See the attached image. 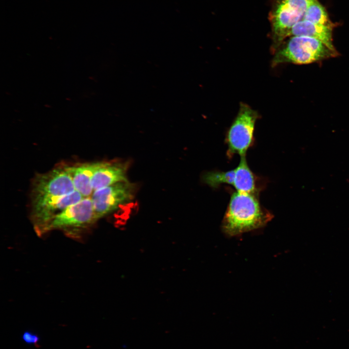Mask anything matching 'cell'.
Segmentation results:
<instances>
[{
  "label": "cell",
  "instance_id": "cell-1",
  "mask_svg": "<svg viewBox=\"0 0 349 349\" xmlns=\"http://www.w3.org/2000/svg\"><path fill=\"white\" fill-rule=\"evenodd\" d=\"M272 218L260 205L256 194L236 191L230 198L222 230L227 236H239L264 227Z\"/></svg>",
  "mask_w": 349,
  "mask_h": 349
},
{
  "label": "cell",
  "instance_id": "cell-2",
  "mask_svg": "<svg viewBox=\"0 0 349 349\" xmlns=\"http://www.w3.org/2000/svg\"><path fill=\"white\" fill-rule=\"evenodd\" d=\"M274 52L272 66L281 63L308 64L336 57L333 51L318 40L304 36H291Z\"/></svg>",
  "mask_w": 349,
  "mask_h": 349
},
{
  "label": "cell",
  "instance_id": "cell-3",
  "mask_svg": "<svg viewBox=\"0 0 349 349\" xmlns=\"http://www.w3.org/2000/svg\"><path fill=\"white\" fill-rule=\"evenodd\" d=\"M309 0H273L269 17L272 51L289 37L292 27L303 19Z\"/></svg>",
  "mask_w": 349,
  "mask_h": 349
},
{
  "label": "cell",
  "instance_id": "cell-4",
  "mask_svg": "<svg viewBox=\"0 0 349 349\" xmlns=\"http://www.w3.org/2000/svg\"><path fill=\"white\" fill-rule=\"evenodd\" d=\"M259 114L248 105L240 103L238 114L226 135L229 156L237 154L245 156L254 142V132Z\"/></svg>",
  "mask_w": 349,
  "mask_h": 349
},
{
  "label": "cell",
  "instance_id": "cell-5",
  "mask_svg": "<svg viewBox=\"0 0 349 349\" xmlns=\"http://www.w3.org/2000/svg\"><path fill=\"white\" fill-rule=\"evenodd\" d=\"M83 198L76 190L63 196L32 198V217L36 232L44 233L47 225L56 215Z\"/></svg>",
  "mask_w": 349,
  "mask_h": 349
},
{
  "label": "cell",
  "instance_id": "cell-6",
  "mask_svg": "<svg viewBox=\"0 0 349 349\" xmlns=\"http://www.w3.org/2000/svg\"><path fill=\"white\" fill-rule=\"evenodd\" d=\"M135 191V186L128 180L94 191L91 199L97 220L131 200Z\"/></svg>",
  "mask_w": 349,
  "mask_h": 349
},
{
  "label": "cell",
  "instance_id": "cell-7",
  "mask_svg": "<svg viewBox=\"0 0 349 349\" xmlns=\"http://www.w3.org/2000/svg\"><path fill=\"white\" fill-rule=\"evenodd\" d=\"M75 190L68 165L62 164L35 177L32 184V198L63 196Z\"/></svg>",
  "mask_w": 349,
  "mask_h": 349
},
{
  "label": "cell",
  "instance_id": "cell-8",
  "mask_svg": "<svg viewBox=\"0 0 349 349\" xmlns=\"http://www.w3.org/2000/svg\"><path fill=\"white\" fill-rule=\"evenodd\" d=\"M96 220L91 197L84 198L56 215L47 225L45 232L55 229L83 228Z\"/></svg>",
  "mask_w": 349,
  "mask_h": 349
},
{
  "label": "cell",
  "instance_id": "cell-9",
  "mask_svg": "<svg viewBox=\"0 0 349 349\" xmlns=\"http://www.w3.org/2000/svg\"><path fill=\"white\" fill-rule=\"evenodd\" d=\"M128 163L124 161L101 162L92 179L94 191L112 184L127 181Z\"/></svg>",
  "mask_w": 349,
  "mask_h": 349
},
{
  "label": "cell",
  "instance_id": "cell-10",
  "mask_svg": "<svg viewBox=\"0 0 349 349\" xmlns=\"http://www.w3.org/2000/svg\"><path fill=\"white\" fill-rule=\"evenodd\" d=\"M101 162H85L68 165L75 190L84 198L91 197L94 192L93 176Z\"/></svg>",
  "mask_w": 349,
  "mask_h": 349
},
{
  "label": "cell",
  "instance_id": "cell-11",
  "mask_svg": "<svg viewBox=\"0 0 349 349\" xmlns=\"http://www.w3.org/2000/svg\"><path fill=\"white\" fill-rule=\"evenodd\" d=\"M333 29L327 26L301 20L292 27L289 37L304 36L313 38L319 40L332 50L337 51L333 44Z\"/></svg>",
  "mask_w": 349,
  "mask_h": 349
},
{
  "label": "cell",
  "instance_id": "cell-12",
  "mask_svg": "<svg viewBox=\"0 0 349 349\" xmlns=\"http://www.w3.org/2000/svg\"><path fill=\"white\" fill-rule=\"evenodd\" d=\"M234 170L233 186L237 191L256 194L255 177L247 164L245 156L241 157L239 164Z\"/></svg>",
  "mask_w": 349,
  "mask_h": 349
},
{
  "label": "cell",
  "instance_id": "cell-13",
  "mask_svg": "<svg viewBox=\"0 0 349 349\" xmlns=\"http://www.w3.org/2000/svg\"><path fill=\"white\" fill-rule=\"evenodd\" d=\"M302 20L333 27L325 8L317 0H309Z\"/></svg>",
  "mask_w": 349,
  "mask_h": 349
},
{
  "label": "cell",
  "instance_id": "cell-14",
  "mask_svg": "<svg viewBox=\"0 0 349 349\" xmlns=\"http://www.w3.org/2000/svg\"><path fill=\"white\" fill-rule=\"evenodd\" d=\"M235 170L227 172L212 171L205 173L202 176L204 182L212 188H217L222 184L233 185Z\"/></svg>",
  "mask_w": 349,
  "mask_h": 349
},
{
  "label": "cell",
  "instance_id": "cell-15",
  "mask_svg": "<svg viewBox=\"0 0 349 349\" xmlns=\"http://www.w3.org/2000/svg\"><path fill=\"white\" fill-rule=\"evenodd\" d=\"M21 339L25 344L37 347L40 341L39 335L30 330L25 331L21 335Z\"/></svg>",
  "mask_w": 349,
  "mask_h": 349
}]
</instances>
